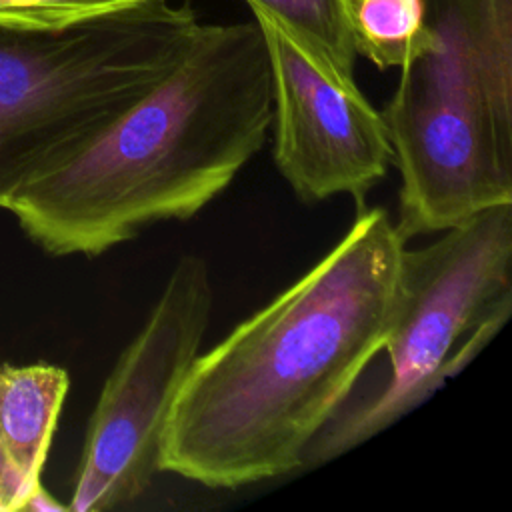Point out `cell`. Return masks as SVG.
<instances>
[{
	"instance_id": "cell-12",
	"label": "cell",
	"mask_w": 512,
	"mask_h": 512,
	"mask_svg": "<svg viewBox=\"0 0 512 512\" xmlns=\"http://www.w3.org/2000/svg\"><path fill=\"white\" fill-rule=\"evenodd\" d=\"M24 510H38V512L50 510V512H56V510H68V506L56 502V500L50 496V492H48L42 484H38L36 490L32 492V496L28 498Z\"/></svg>"
},
{
	"instance_id": "cell-7",
	"label": "cell",
	"mask_w": 512,
	"mask_h": 512,
	"mask_svg": "<svg viewBox=\"0 0 512 512\" xmlns=\"http://www.w3.org/2000/svg\"><path fill=\"white\" fill-rule=\"evenodd\" d=\"M272 72V154L302 202L352 196L362 204L392 166L384 120L362 90L324 72L274 18L250 8Z\"/></svg>"
},
{
	"instance_id": "cell-1",
	"label": "cell",
	"mask_w": 512,
	"mask_h": 512,
	"mask_svg": "<svg viewBox=\"0 0 512 512\" xmlns=\"http://www.w3.org/2000/svg\"><path fill=\"white\" fill-rule=\"evenodd\" d=\"M406 240L364 208L294 284L200 352L168 414L158 466L236 490L304 466L382 352Z\"/></svg>"
},
{
	"instance_id": "cell-3",
	"label": "cell",
	"mask_w": 512,
	"mask_h": 512,
	"mask_svg": "<svg viewBox=\"0 0 512 512\" xmlns=\"http://www.w3.org/2000/svg\"><path fill=\"white\" fill-rule=\"evenodd\" d=\"M198 26L188 2L168 0L66 28L0 24V208L156 86Z\"/></svg>"
},
{
	"instance_id": "cell-5",
	"label": "cell",
	"mask_w": 512,
	"mask_h": 512,
	"mask_svg": "<svg viewBox=\"0 0 512 512\" xmlns=\"http://www.w3.org/2000/svg\"><path fill=\"white\" fill-rule=\"evenodd\" d=\"M380 114L400 172L394 224L406 242L512 204L510 92L416 58Z\"/></svg>"
},
{
	"instance_id": "cell-10",
	"label": "cell",
	"mask_w": 512,
	"mask_h": 512,
	"mask_svg": "<svg viewBox=\"0 0 512 512\" xmlns=\"http://www.w3.org/2000/svg\"><path fill=\"white\" fill-rule=\"evenodd\" d=\"M358 56L376 68H404L434 48L424 0H350Z\"/></svg>"
},
{
	"instance_id": "cell-11",
	"label": "cell",
	"mask_w": 512,
	"mask_h": 512,
	"mask_svg": "<svg viewBox=\"0 0 512 512\" xmlns=\"http://www.w3.org/2000/svg\"><path fill=\"white\" fill-rule=\"evenodd\" d=\"M140 0H0V24L66 28Z\"/></svg>"
},
{
	"instance_id": "cell-6",
	"label": "cell",
	"mask_w": 512,
	"mask_h": 512,
	"mask_svg": "<svg viewBox=\"0 0 512 512\" xmlns=\"http://www.w3.org/2000/svg\"><path fill=\"white\" fill-rule=\"evenodd\" d=\"M214 306L208 262L184 254L112 366L92 410L68 504L106 512L136 502L160 472L174 398L202 350Z\"/></svg>"
},
{
	"instance_id": "cell-8",
	"label": "cell",
	"mask_w": 512,
	"mask_h": 512,
	"mask_svg": "<svg viewBox=\"0 0 512 512\" xmlns=\"http://www.w3.org/2000/svg\"><path fill=\"white\" fill-rule=\"evenodd\" d=\"M70 388L60 366H0V512L24 510L36 490Z\"/></svg>"
},
{
	"instance_id": "cell-2",
	"label": "cell",
	"mask_w": 512,
	"mask_h": 512,
	"mask_svg": "<svg viewBox=\"0 0 512 512\" xmlns=\"http://www.w3.org/2000/svg\"><path fill=\"white\" fill-rule=\"evenodd\" d=\"M272 72L258 22L200 24L178 64L8 206L52 256H100L188 220L262 150Z\"/></svg>"
},
{
	"instance_id": "cell-9",
	"label": "cell",
	"mask_w": 512,
	"mask_h": 512,
	"mask_svg": "<svg viewBox=\"0 0 512 512\" xmlns=\"http://www.w3.org/2000/svg\"><path fill=\"white\" fill-rule=\"evenodd\" d=\"M274 18L336 80L356 86L350 0H244Z\"/></svg>"
},
{
	"instance_id": "cell-4",
	"label": "cell",
	"mask_w": 512,
	"mask_h": 512,
	"mask_svg": "<svg viewBox=\"0 0 512 512\" xmlns=\"http://www.w3.org/2000/svg\"><path fill=\"white\" fill-rule=\"evenodd\" d=\"M512 310V204L490 206L402 252L384 340L390 374L370 398L342 406L310 444L324 464L386 430L458 374Z\"/></svg>"
}]
</instances>
